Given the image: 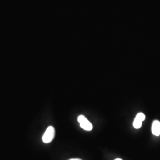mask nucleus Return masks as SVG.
<instances>
[{
    "mask_svg": "<svg viewBox=\"0 0 160 160\" xmlns=\"http://www.w3.org/2000/svg\"><path fill=\"white\" fill-rule=\"evenodd\" d=\"M152 133L155 136L158 137L160 135V122L154 120L152 125Z\"/></svg>",
    "mask_w": 160,
    "mask_h": 160,
    "instance_id": "obj_4",
    "label": "nucleus"
},
{
    "mask_svg": "<svg viewBox=\"0 0 160 160\" xmlns=\"http://www.w3.org/2000/svg\"><path fill=\"white\" fill-rule=\"evenodd\" d=\"M78 121L80 123V126L84 130L90 131L92 129V123L88 120L84 115H80L78 118Z\"/></svg>",
    "mask_w": 160,
    "mask_h": 160,
    "instance_id": "obj_2",
    "label": "nucleus"
},
{
    "mask_svg": "<svg viewBox=\"0 0 160 160\" xmlns=\"http://www.w3.org/2000/svg\"><path fill=\"white\" fill-rule=\"evenodd\" d=\"M69 160H82L81 159H78V158H72V159H70Z\"/></svg>",
    "mask_w": 160,
    "mask_h": 160,
    "instance_id": "obj_5",
    "label": "nucleus"
},
{
    "mask_svg": "<svg viewBox=\"0 0 160 160\" xmlns=\"http://www.w3.org/2000/svg\"><path fill=\"white\" fill-rule=\"evenodd\" d=\"M55 134V128L53 126H49L47 128L46 131L42 137V140L43 142L46 143H50L53 139Z\"/></svg>",
    "mask_w": 160,
    "mask_h": 160,
    "instance_id": "obj_1",
    "label": "nucleus"
},
{
    "mask_svg": "<svg viewBox=\"0 0 160 160\" xmlns=\"http://www.w3.org/2000/svg\"><path fill=\"white\" fill-rule=\"evenodd\" d=\"M122 160V159H120V158H117V159H116V160Z\"/></svg>",
    "mask_w": 160,
    "mask_h": 160,
    "instance_id": "obj_6",
    "label": "nucleus"
},
{
    "mask_svg": "<svg viewBox=\"0 0 160 160\" xmlns=\"http://www.w3.org/2000/svg\"><path fill=\"white\" fill-rule=\"evenodd\" d=\"M145 119V115L143 113H139L133 121V126L135 129H139L142 126V122Z\"/></svg>",
    "mask_w": 160,
    "mask_h": 160,
    "instance_id": "obj_3",
    "label": "nucleus"
}]
</instances>
